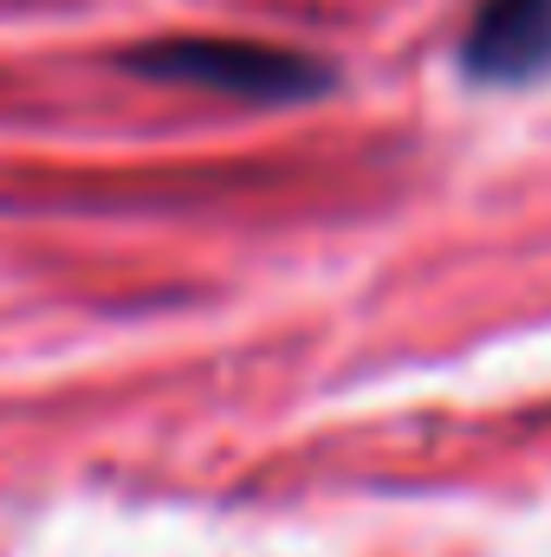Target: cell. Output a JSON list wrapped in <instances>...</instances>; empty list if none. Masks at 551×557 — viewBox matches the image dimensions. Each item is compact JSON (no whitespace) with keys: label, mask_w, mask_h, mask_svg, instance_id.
<instances>
[{"label":"cell","mask_w":551,"mask_h":557,"mask_svg":"<svg viewBox=\"0 0 551 557\" xmlns=\"http://www.w3.org/2000/svg\"><path fill=\"white\" fill-rule=\"evenodd\" d=\"M124 65L143 78H162V85H195V91H221V98H247V104H298L331 85V72L318 59L260 46V39H149Z\"/></svg>","instance_id":"cell-1"},{"label":"cell","mask_w":551,"mask_h":557,"mask_svg":"<svg viewBox=\"0 0 551 557\" xmlns=\"http://www.w3.org/2000/svg\"><path fill=\"white\" fill-rule=\"evenodd\" d=\"M461 65L480 85H526L551 72V0H480Z\"/></svg>","instance_id":"cell-2"}]
</instances>
